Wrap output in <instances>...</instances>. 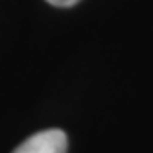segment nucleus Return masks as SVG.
<instances>
[{
	"mask_svg": "<svg viewBox=\"0 0 153 153\" xmlns=\"http://www.w3.org/2000/svg\"><path fill=\"white\" fill-rule=\"evenodd\" d=\"M46 2L52 6H57V7H70L74 4H78L79 0H46Z\"/></svg>",
	"mask_w": 153,
	"mask_h": 153,
	"instance_id": "f03ea898",
	"label": "nucleus"
},
{
	"mask_svg": "<svg viewBox=\"0 0 153 153\" xmlns=\"http://www.w3.org/2000/svg\"><path fill=\"white\" fill-rule=\"evenodd\" d=\"M67 135L61 129H46L26 138L13 153H67Z\"/></svg>",
	"mask_w": 153,
	"mask_h": 153,
	"instance_id": "f257e3e1",
	"label": "nucleus"
}]
</instances>
